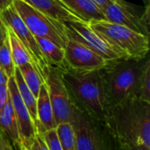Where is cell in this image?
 Returning a JSON list of instances; mask_svg holds the SVG:
<instances>
[{"mask_svg": "<svg viewBox=\"0 0 150 150\" xmlns=\"http://www.w3.org/2000/svg\"><path fill=\"white\" fill-rule=\"evenodd\" d=\"M88 24L111 44L122 50L128 58L140 60L149 55V36L107 20L91 21Z\"/></svg>", "mask_w": 150, "mask_h": 150, "instance_id": "3957f363", "label": "cell"}, {"mask_svg": "<svg viewBox=\"0 0 150 150\" xmlns=\"http://www.w3.org/2000/svg\"><path fill=\"white\" fill-rule=\"evenodd\" d=\"M0 17L22 43L31 58L33 66L36 69L44 82L49 65L40 50L36 37L27 28L13 4L0 12Z\"/></svg>", "mask_w": 150, "mask_h": 150, "instance_id": "5b68a950", "label": "cell"}, {"mask_svg": "<svg viewBox=\"0 0 150 150\" xmlns=\"http://www.w3.org/2000/svg\"><path fill=\"white\" fill-rule=\"evenodd\" d=\"M0 129L7 136V138L11 140V143H13L16 148L21 145L17 121L10 97L8 98L4 109L0 112Z\"/></svg>", "mask_w": 150, "mask_h": 150, "instance_id": "9a60e30c", "label": "cell"}, {"mask_svg": "<svg viewBox=\"0 0 150 150\" xmlns=\"http://www.w3.org/2000/svg\"><path fill=\"white\" fill-rule=\"evenodd\" d=\"M0 150H13L10 140L0 129Z\"/></svg>", "mask_w": 150, "mask_h": 150, "instance_id": "4316f807", "label": "cell"}, {"mask_svg": "<svg viewBox=\"0 0 150 150\" xmlns=\"http://www.w3.org/2000/svg\"><path fill=\"white\" fill-rule=\"evenodd\" d=\"M36 40L49 66L54 67L60 70H64L67 69L63 48L45 38L36 37Z\"/></svg>", "mask_w": 150, "mask_h": 150, "instance_id": "5bb4252c", "label": "cell"}, {"mask_svg": "<svg viewBox=\"0 0 150 150\" xmlns=\"http://www.w3.org/2000/svg\"><path fill=\"white\" fill-rule=\"evenodd\" d=\"M56 133L62 150H76L75 133L70 123H62L56 127Z\"/></svg>", "mask_w": 150, "mask_h": 150, "instance_id": "ffe728a7", "label": "cell"}, {"mask_svg": "<svg viewBox=\"0 0 150 150\" xmlns=\"http://www.w3.org/2000/svg\"><path fill=\"white\" fill-rule=\"evenodd\" d=\"M12 4L34 36L45 38L64 49L69 39L65 23L40 12L24 0H14Z\"/></svg>", "mask_w": 150, "mask_h": 150, "instance_id": "277c9868", "label": "cell"}, {"mask_svg": "<svg viewBox=\"0 0 150 150\" xmlns=\"http://www.w3.org/2000/svg\"><path fill=\"white\" fill-rule=\"evenodd\" d=\"M92 1L103 11L105 8L106 5H108V4H112L113 2H117L119 0H92Z\"/></svg>", "mask_w": 150, "mask_h": 150, "instance_id": "f1b7e54d", "label": "cell"}, {"mask_svg": "<svg viewBox=\"0 0 150 150\" xmlns=\"http://www.w3.org/2000/svg\"><path fill=\"white\" fill-rule=\"evenodd\" d=\"M0 68L8 77H11L14 75L16 66L11 56V45L8 36L0 46Z\"/></svg>", "mask_w": 150, "mask_h": 150, "instance_id": "44dd1931", "label": "cell"}, {"mask_svg": "<svg viewBox=\"0 0 150 150\" xmlns=\"http://www.w3.org/2000/svg\"><path fill=\"white\" fill-rule=\"evenodd\" d=\"M13 76H14L19 95H20L26 109L28 110L29 114H30V116L34 123V126H35L37 123V98L34 97V95L33 94L31 90L25 84L18 67L15 68Z\"/></svg>", "mask_w": 150, "mask_h": 150, "instance_id": "2e32d148", "label": "cell"}, {"mask_svg": "<svg viewBox=\"0 0 150 150\" xmlns=\"http://www.w3.org/2000/svg\"><path fill=\"white\" fill-rule=\"evenodd\" d=\"M137 142L144 149L149 150L150 147V121L149 116L142 121L139 127Z\"/></svg>", "mask_w": 150, "mask_h": 150, "instance_id": "603a6c76", "label": "cell"}, {"mask_svg": "<svg viewBox=\"0 0 150 150\" xmlns=\"http://www.w3.org/2000/svg\"><path fill=\"white\" fill-rule=\"evenodd\" d=\"M140 98L149 103L150 97V59H149L145 64V67L140 76L137 91Z\"/></svg>", "mask_w": 150, "mask_h": 150, "instance_id": "7402d4cb", "label": "cell"}, {"mask_svg": "<svg viewBox=\"0 0 150 150\" xmlns=\"http://www.w3.org/2000/svg\"><path fill=\"white\" fill-rule=\"evenodd\" d=\"M40 12L62 23L85 22L80 16L70 10L62 0H24Z\"/></svg>", "mask_w": 150, "mask_h": 150, "instance_id": "8fae6325", "label": "cell"}, {"mask_svg": "<svg viewBox=\"0 0 150 150\" xmlns=\"http://www.w3.org/2000/svg\"><path fill=\"white\" fill-rule=\"evenodd\" d=\"M14 0H0V12L12 5Z\"/></svg>", "mask_w": 150, "mask_h": 150, "instance_id": "f546056e", "label": "cell"}, {"mask_svg": "<svg viewBox=\"0 0 150 150\" xmlns=\"http://www.w3.org/2000/svg\"><path fill=\"white\" fill-rule=\"evenodd\" d=\"M8 79H9V77L6 76V74L0 68V84L6 85L7 84V82H8Z\"/></svg>", "mask_w": 150, "mask_h": 150, "instance_id": "4dcf8cb0", "label": "cell"}, {"mask_svg": "<svg viewBox=\"0 0 150 150\" xmlns=\"http://www.w3.org/2000/svg\"><path fill=\"white\" fill-rule=\"evenodd\" d=\"M52 105L55 123H71L73 121V105L70 92H69L62 76V71L49 66L46 74L45 81Z\"/></svg>", "mask_w": 150, "mask_h": 150, "instance_id": "52a82bcc", "label": "cell"}, {"mask_svg": "<svg viewBox=\"0 0 150 150\" xmlns=\"http://www.w3.org/2000/svg\"><path fill=\"white\" fill-rule=\"evenodd\" d=\"M69 38V37H68ZM67 68L76 71L90 72L103 69L107 63L105 58L84 46L69 38L64 47Z\"/></svg>", "mask_w": 150, "mask_h": 150, "instance_id": "9c48e42d", "label": "cell"}, {"mask_svg": "<svg viewBox=\"0 0 150 150\" xmlns=\"http://www.w3.org/2000/svg\"><path fill=\"white\" fill-rule=\"evenodd\" d=\"M105 20L127 26L137 33L149 35V6L146 7L143 14L139 16L131 4L119 0L105 6L103 10Z\"/></svg>", "mask_w": 150, "mask_h": 150, "instance_id": "ba28073f", "label": "cell"}, {"mask_svg": "<svg viewBox=\"0 0 150 150\" xmlns=\"http://www.w3.org/2000/svg\"><path fill=\"white\" fill-rule=\"evenodd\" d=\"M149 55L143 59L123 58L108 62L101 69L105 94L114 100H122L134 92L137 87L142 72Z\"/></svg>", "mask_w": 150, "mask_h": 150, "instance_id": "6da1fadb", "label": "cell"}, {"mask_svg": "<svg viewBox=\"0 0 150 150\" xmlns=\"http://www.w3.org/2000/svg\"><path fill=\"white\" fill-rule=\"evenodd\" d=\"M144 4H145V7H148L150 5V0H143Z\"/></svg>", "mask_w": 150, "mask_h": 150, "instance_id": "1f68e13d", "label": "cell"}, {"mask_svg": "<svg viewBox=\"0 0 150 150\" xmlns=\"http://www.w3.org/2000/svg\"><path fill=\"white\" fill-rule=\"evenodd\" d=\"M26 150H49L47 144L45 143L43 138L41 137V135L40 134H37L34 142L33 143V145L29 148V149Z\"/></svg>", "mask_w": 150, "mask_h": 150, "instance_id": "d4e9b609", "label": "cell"}, {"mask_svg": "<svg viewBox=\"0 0 150 150\" xmlns=\"http://www.w3.org/2000/svg\"><path fill=\"white\" fill-rule=\"evenodd\" d=\"M8 28V38L11 45V56L13 59V62L16 67H19L25 63H32L31 58L22 45V43L19 41L18 37L15 35V33L7 26Z\"/></svg>", "mask_w": 150, "mask_h": 150, "instance_id": "d6986e66", "label": "cell"}, {"mask_svg": "<svg viewBox=\"0 0 150 150\" xmlns=\"http://www.w3.org/2000/svg\"><path fill=\"white\" fill-rule=\"evenodd\" d=\"M9 98V92H8V88L7 84H0V112L4 109L7 100Z\"/></svg>", "mask_w": 150, "mask_h": 150, "instance_id": "484cf974", "label": "cell"}, {"mask_svg": "<svg viewBox=\"0 0 150 150\" xmlns=\"http://www.w3.org/2000/svg\"><path fill=\"white\" fill-rule=\"evenodd\" d=\"M41 137L43 138L45 143L47 144L49 150H62V145L60 142V140L58 138L56 128L51 129L49 131H47L45 133L40 134Z\"/></svg>", "mask_w": 150, "mask_h": 150, "instance_id": "cb8c5ba5", "label": "cell"}, {"mask_svg": "<svg viewBox=\"0 0 150 150\" xmlns=\"http://www.w3.org/2000/svg\"><path fill=\"white\" fill-rule=\"evenodd\" d=\"M7 88L17 121L21 146H23L25 149H29L37 135L34 123L19 95L13 76L9 77Z\"/></svg>", "mask_w": 150, "mask_h": 150, "instance_id": "30bf717a", "label": "cell"}, {"mask_svg": "<svg viewBox=\"0 0 150 150\" xmlns=\"http://www.w3.org/2000/svg\"><path fill=\"white\" fill-rule=\"evenodd\" d=\"M18 150H26L23 146H21V145H19L18 147Z\"/></svg>", "mask_w": 150, "mask_h": 150, "instance_id": "d6a6232c", "label": "cell"}, {"mask_svg": "<svg viewBox=\"0 0 150 150\" xmlns=\"http://www.w3.org/2000/svg\"><path fill=\"white\" fill-rule=\"evenodd\" d=\"M65 25L69 38L83 44L106 61L111 62L128 58L122 50L111 44L103 36L95 32L87 22H67Z\"/></svg>", "mask_w": 150, "mask_h": 150, "instance_id": "8992f818", "label": "cell"}, {"mask_svg": "<svg viewBox=\"0 0 150 150\" xmlns=\"http://www.w3.org/2000/svg\"><path fill=\"white\" fill-rule=\"evenodd\" d=\"M61 71L63 82L69 92L93 112H103L105 94L101 69L83 72L67 68Z\"/></svg>", "mask_w": 150, "mask_h": 150, "instance_id": "7a4b0ae2", "label": "cell"}, {"mask_svg": "<svg viewBox=\"0 0 150 150\" xmlns=\"http://www.w3.org/2000/svg\"><path fill=\"white\" fill-rule=\"evenodd\" d=\"M55 123L52 105L50 102L47 87L45 83L40 86L37 98V123L35 125L37 134H42L51 129H55Z\"/></svg>", "mask_w": 150, "mask_h": 150, "instance_id": "7c38bea8", "label": "cell"}, {"mask_svg": "<svg viewBox=\"0 0 150 150\" xmlns=\"http://www.w3.org/2000/svg\"><path fill=\"white\" fill-rule=\"evenodd\" d=\"M85 22L105 20L103 11L92 0H62Z\"/></svg>", "mask_w": 150, "mask_h": 150, "instance_id": "4fadbf2b", "label": "cell"}, {"mask_svg": "<svg viewBox=\"0 0 150 150\" xmlns=\"http://www.w3.org/2000/svg\"><path fill=\"white\" fill-rule=\"evenodd\" d=\"M8 36V28L2 18L0 17V46L3 44V42L5 40V39Z\"/></svg>", "mask_w": 150, "mask_h": 150, "instance_id": "83f0119b", "label": "cell"}, {"mask_svg": "<svg viewBox=\"0 0 150 150\" xmlns=\"http://www.w3.org/2000/svg\"><path fill=\"white\" fill-rule=\"evenodd\" d=\"M75 133V142L76 150H97L91 131L85 124L76 123L75 120L70 123Z\"/></svg>", "mask_w": 150, "mask_h": 150, "instance_id": "e0dca14e", "label": "cell"}, {"mask_svg": "<svg viewBox=\"0 0 150 150\" xmlns=\"http://www.w3.org/2000/svg\"><path fill=\"white\" fill-rule=\"evenodd\" d=\"M18 68L21 73V76H22L25 84L31 90V91L33 92L34 97L37 98L39 92H40V86L44 83L42 78L40 77V74L38 73L36 69L33 66V64L30 62L25 63Z\"/></svg>", "mask_w": 150, "mask_h": 150, "instance_id": "ac0fdd59", "label": "cell"}]
</instances>
